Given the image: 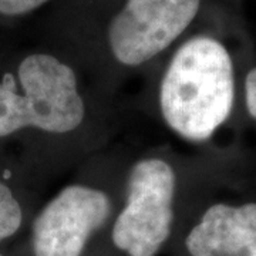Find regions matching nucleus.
I'll return each mask as SVG.
<instances>
[{"mask_svg":"<svg viewBox=\"0 0 256 256\" xmlns=\"http://www.w3.org/2000/svg\"><path fill=\"white\" fill-rule=\"evenodd\" d=\"M56 0H0V40L16 36L20 28L48 9Z\"/></svg>","mask_w":256,"mask_h":256,"instance_id":"0eeeda50","label":"nucleus"},{"mask_svg":"<svg viewBox=\"0 0 256 256\" xmlns=\"http://www.w3.org/2000/svg\"><path fill=\"white\" fill-rule=\"evenodd\" d=\"M236 92L226 42L195 24L142 77L136 104L178 138L202 144L230 120Z\"/></svg>","mask_w":256,"mask_h":256,"instance_id":"7ed1b4c3","label":"nucleus"},{"mask_svg":"<svg viewBox=\"0 0 256 256\" xmlns=\"http://www.w3.org/2000/svg\"><path fill=\"white\" fill-rule=\"evenodd\" d=\"M126 112L53 47L0 40V175L43 191L114 144Z\"/></svg>","mask_w":256,"mask_h":256,"instance_id":"f257e3e1","label":"nucleus"},{"mask_svg":"<svg viewBox=\"0 0 256 256\" xmlns=\"http://www.w3.org/2000/svg\"><path fill=\"white\" fill-rule=\"evenodd\" d=\"M186 256H256V202H208L184 232Z\"/></svg>","mask_w":256,"mask_h":256,"instance_id":"423d86ee","label":"nucleus"},{"mask_svg":"<svg viewBox=\"0 0 256 256\" xmlns=\"http://www.w3.org/2000/svg\"><path fill=\"white\" fill-rule=\"evenodd\" d=\"M0 256H6V255H4V254H3V252H0Z\"/></svg>","mask_w":256,"mask_h":256,"instance_id":"1a4fd4ad","label":"nucleus"},{"mask_svg":"<svg viewBox=\"0 0 256 256\" xmlns=\"http://www.w3.org/2000/svg\"><path fill=\"white\" fill-rule=\"evenodd\" d=\"M208 0H56L30 38L68 57L111 100L144 77L202 18Z\"/></svg>","mask_w":256,"mask_h":256,"instance_id":"f03ea898","label":"nucleus"},{"mask_svg":"<svg viewBox=\"0 0 256 256\" xmlns=\"http://www.w3.org/2000/svg\"><path fill=\"white\" fill-rule=\"evenodd\" d=\"M131 148L111 144L87 158L30 220V255L84 256L118 210Z\"/></svg>","mask_w":256,"mask_h":256,"instance_id":"20e7f679","label":"nucleus"},{"mask_svg":"<svg viewBox=\"0 0 256 256\" xmlns=\"http://www.w3.org/2000/svg\"><path fill=\"white\" fill-rule=\"evenodd\" d=\"M192 168L168 146L131 151L110 242L124 256H156L172 239Z\"/></svg>","mask_w":256,"mask_h":256,"instance_id":"39448f33","label":"nucleus"},{"mask_svg":"<svg viewBox=\"0 0 256 256\" xmlns=\"http://www.w3.org/2000/svg\"><path fill=\"white\" fill-rule=\"evenodd\" d=\"M244 101L248 114L256 122V66L250 67L244 78Z\"/></svg>","mask_w":256,"mask_h":256,"instance_id":"6e6552de","label":"nucleus"}]
</instances>
